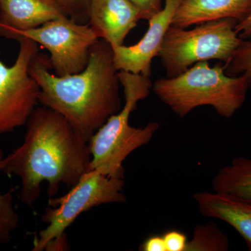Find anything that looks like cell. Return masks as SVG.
I'll return each mask as SVG.
<instances>
[{
  "mask_svg": "<svg viewBox=\"0 0 251 251\" xmlns=\"http://www.w3.org/2000/svg\"><path fill=\"white\" fill-rule=\"evenodd\" d=\"M24 141L5 157L1 171L21 181L20 199L32 206L40 196L41 185L49 184L52 198L59 185L72 187L89 171L88 145L81 140L67 119L43 105L36 107L28 119Z\"/></svg>",
  "mask_w": 251,
  "mask_h": 251,
  "instance_id": "6da1fadb",
  "label": "cell"
},
{
  "mask_svg": "<svg viewBox=\"0 0 251 251\" xmlns=\"http://www.w3.org/2000/svg\"><path fill=\"white\" fill-rule=\"evenodd\" d=\"M224 67L230 76L244 75L251 91V41L242 39L233 57Z\"/></svg>",
  "mask_w": 251,
  "mask_h": 251,
  "instance_id": "e0dca14e",
  "label": "cell"
},
{
  "mask_svg": "<svg viewBox=\"0 0 251 251\" xmlns=\"http://www.w3.org/2000/svg\"><path fill=\"white\" fill-rule=\"evenodd\" d=\"M63 16H67L54 0H0V36L14 40L18 31Z\"/></svg>",
  "mask_w": 251,
  "mask_h": 251,
  "instance_id": "8fae6325",
  "label": "cell"
},
{
  "mask_svg": "<svg viewBox=\"0 0 251 251\" xmlns=\"http://www.w3.org/2000/svg\"><path fill=\"white\" fill-rule=\"evenodd\" d=\"M212 187L215 192L251 200V158L237 157L221 168L212 180Z\"/></svg>",
  "mask_w": 251,
  "mask_h": 251,
  "instance_id": "5bb4252c",
  "label": "cell"
},
{
  "mask_svg": "<svg viewBox=\"0 0 251 251\" xmlns=\"http://www.w3.org/2000/svg\"><path fill=\"white\" fill-rule=\"evenodd\" d=\"M4 152L0 149V171L4 162ZM19 224V216L13 205L11 192L5 194L0 193V244L9 243L12 238V233Z\"/></svg>",
  "mask_w": 251,
  "mask_h": 251,
  "instance_id": "2e32d148",
  "label": "cell"
},
{
  "mask_svg": "<svg viewBox=\"0 0 251 251\" xmlns=\"http://www.w3.org/2000/svg\"><path fill=\"white\" fill-rule=\"evenodd\" d=\"M180 1L164 0L163 9L149 20L148 31L136 44L112 48L114 64L117 72L125 71L151 76L153 59L158 56Z\"/></svg>",
  "mask_w": 251,
  "mask_h": 251,
  "instance_id": "9c48e42d",
  "label": "cell"
},
{
  "mask_svg": "<svg viewBox=\"0 0 251 251\" xmlns=\"http://www.w3.org/2000/svg\"><path fill=\"white\" fill-rule=\"evenodd\" d=\"M152 90L180 118L208 105L220 116L229 119L242 108L249 87L244 75L230 76L222 64L211 67L208 62H201L177 76L155 80Z\"/></svg>",
  "mask_w": 251,
  "mask_h": 251,
  "instance_id": "3957f363",
  "label": "cell"
},
{
  "mask_svg": "<svg viewBox=\"0 0 251 251\" xmlns=\"http://www.w3.org/2000/svg\"><path fill=\"white\" fill-rule=\"evenodd\" d=\"M67 16L81 24H87L89 20L90 0H54Z\"/></svg>",
  "mask_w": 251,
  "mask_h": 251,
  "instance_id": "ac0fdd59",
  "label": "cell"
},
{
  "mask_svg": "<svg viewBox=\"0 0 251 251\" xmlns=\"http://www.w3.org/2000/svg\"><path fill=\"white\" fill-rule=\"evenodd\" d=\"M141 251H167L163 236L154 235L148 237L139 248Z\"/></svg>",
  "mask_w": 251,
  "mask_h": 251,
  "instance_id": "44dd1931",
  "label": "cell"
},
{
  "mask_svg": "<svg viewBox=\"0 0 251 251\" xmlns=\"http://www.w3.org/2000/svg\"><path fill=\"white\" fill-rule=\"evenodd\" d=\"M124 178L110 177L99 170L87 171L64 196L49 198V207L42 216L47 227L39 233L33 251L45 250L46 246L60 237L82 213L101 204L126 202Z\"/></svg>",
  "mask_w": 251,
  "mask_h": 251,
  "instance_id": "8992f818",
  "label": "cell"
},
{
  "mask_svg": "<svg viewBox=\"0 0 251 251\" xmlns=\"http://www.w3.org/2000/svg\"><path fill=\"white\" fill-rule=\"evenodd\" d=\"M18 42L14 64L7 67L0 61V135L25 125L39 103L40 87L29 71L39 44L26 37Z\"/></svg>",
  "mask_w": 251,
  "mask_h": 251,
  "instance_id": "ba28073f",
  "label": "cell"
},
{
  "mask_svg": "<svg viewBox=\"0 0 251 251\" xmlns=\"http://www.w3.org/2000/svg\"><path fill=\"white\" fill-rule=\"evenodd\" d=\"M140 20L139 12L130 0H90L88 24L97 37L112 48L123 46Z\"/></svg>",
  "mask_w": 251,
  "mask_h": 251,
  "instance_id": "30bf717a",
  "label": "cell"
},
{
  "mask_svg": "<svg viewBox=\"0 0 251 251\" xmlns=\"http://www.w3.org/2000/svg\"><path fill=\"white\" fill-rule=\"evenodd\" d=\"M167 251H186L188 237L183 232L171 230L163 236Z\"/></svg>",
  "mask_w": 251,
  "mask_h": 251,
  "instance_id": "ffe728a7",
  "label": "cell"
},
{
  "mask_svg": "<svg viewBox=\"0 0 251 251\" xmlns=\"http://www.w3.org/2000/svg\"><path fill=\"white\" fill-rule=\"evenodd\" d=\"M118 77L123 87L125 103L87 143L91 155L89 171L99 170L110 177L125 178L124 162L133 151L151 141L159 124L150 122L143 128L129 125L130 114L140 100L148 98L152 88L150 77L125 71L118 72Z\"/></svg>",
  "mask_w": 251,
  "mask_h": 251,
  "instance_id": "277c9868",
  "label": "cell"
},
{
  "mask_svg": "<svg viewBox=\"0 0 251 251\" xmlns=\"http://www.w3.org/2000/svg\"><path fill=\"white\" fill-rule=\"evenodd\" d=\"M251 14V0H181L171 26L188 28L223 19H234L238 23Z\"/></svg>",
  "mask_w": 251,
  "mask_h": 251,
  "instance_id": "7c38bea8",
  "label": "cell"
},
{
  "mask_svg": "<svg viewBox=\"0 0 251 251\" xmlns=\"http://www.w3.org/2000/svg\"><path fill=\"white\" fill-rule=\"evenodd\" d=\"M193 199L203 216L230 225L242 236L251 251V200L215 191L196 193Z\"/></svg>",
  "mask_w": 251,
  "mask_h": 251,
  "instance_id": "4fadbf2b",
  "label": "cell"
},
{
  "mask_svg": "<svg viewBox=\"0 0 251 251\" xmlns=\"http://www.w3.org/2000/svg\"><path fill=\"white\" fill-rule=\"evenodd\" d=\"M229 247L228 237L215 223L209 222L195 227L186 251H227Z\"/></svg>",
  "mask_w": 251,
  "mask_h": 251,
  "instance_id": "9a60e30c",
  "label": "cell"
},
{
  "mask_svg": "<svg viewBox=\"0 0 251 251\" xmlns=\"http://www.w3.org/2000/svg\"><path fill=\"white\" fill-rule=\"evenodd\" d=\"M138 9L140 20L151 19L163 9L162 2L164 0H130Z\"/></svg>",
  "mask_w": 251,
  "mask_h": 251,
  "instance_id": "d6986e66",
  "label": "cell"
},
{
  "mask_svg": "<svg viewBox=\"0 0 251 251\" xmlns=\"http://www.w3.org/2000/svg\"><path fill=\"white\" fill-rule=\"evenodd\" d=\"M237 24L235 20L223 19L196 25L192 29L171 26L158 56L167 77L177 76L198 62L216 59L228 64L242 41Z\"/></svg>",
  "mask_w": 251,
  "mask_h": 251,
  "instance_id": "5b68a950",
  "label": "cell"
},
{
  "mask_svg": "<svg viewBox=\"0 0 251 251\" xmlns=\"http://www.w3.org/2000/svg\"><path fill=\"white\" fill-rule=\"evenodd\" d=\"M50 69L49 57L39 52L29 65V74L40 87L39 103L65 117L77 136L88 143L109 117L122 109L111 46L99 39L91 49L87 67L77 74L58 76Z\"/></svg>",
  "mask_w": 251,
  "mask_h": 251,
  "instance_id": "7a4b0ae2",
  "label": "cell"
},
{
  "mask_svg": "<svg viewBox=\"0 0 251 251\" xmlns=\"http://www.w3.org/2000/svg\"><path fill=\"white\" fill-rule=\"evenodd\" d=\"M26 37L47 49L55 75L66 76L83 71L91 49L99 40L88 23L81 24L63 16L30 30L18 31L14 40Z\"/></svg>",
  "mask_w": 251,
  "mask_h": 251,
  "instance_id": "52a82bcc",
  "label": "cell"
},
{
  "mask_svg": "<svg viewBox=\"0 0 251 251\" xmlns=\"http://www.w3.org/2000/svg\"><path fill=\"white\" fill-rule=\"evenodd\" d=\"M235 29L241 39H247L251 38V14L244 21L238 23L236 25Z\"/></svg>",
  "mask_w": 251,
  "mask_h": 251,
  "instance_id": "7402d4cb",
  "label": "cell"
}]
</instances>
